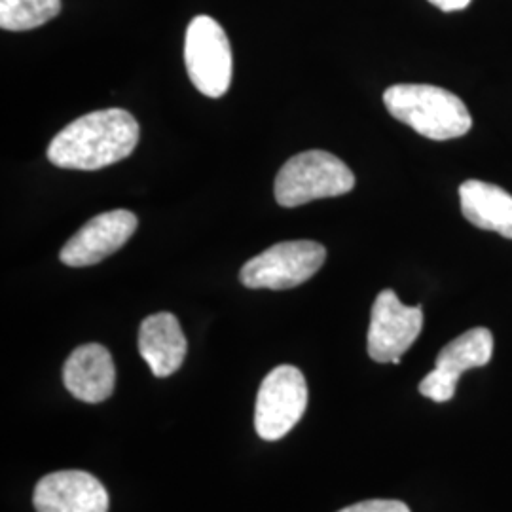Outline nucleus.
I'll use <instances>...</instances> for the list:
<instances>
[{
  "mask_svg": "<svg viewBox=\"0 0 512 512\" xmlns=\"http://www.w3.org/2000/svg\"><path fill=\"white\" fill-rule=\"evenodd\" d=\"M137 143L139 124L128 110H95L55 135L48 160L61 169L97 171L128 158Z\"/></svg>",
  "mask_w": 512,
  "mask_h": 512,
  "instance_id": "1",
  "label": "nucleus"
},
{
  "mask_svg": "<svg viewBox=\"0 0 512 512\" xmlns=\"http://www.w3.org/2000/svg\"><path fill=\"white\" fill-rule=\"evenodd\" d=\"M384 105L393 118L431 141L458 139L473 126L465 103L439 86L395 84L385 90Z\"/></svg>",
  "mask_w": 512,
  "mask_h": 512,
  "instance_id": "2",
  "label": "nucleus"
},
{
  "mask_svg": "<svg viewBox=\"0 0 512 512\" xmlns=\"http://www.w3.org/2000/svg\"><path fill=\"white\" fill-rule=\"evenodd\" d=\"M355 175L340 158L325 150L293 156L275 177V202L281 207L344 196L353 190Z\"/></svg>",
  "mask_w": 512,
  "mask_h": 512,
  "instance_id": "3",
  "label": "nucleus"
},
{
  "mask_svg": "<svg viewBox=\"0 0 512 512\" xmlns=\"http://www.w3.org/2000/svg\"><path fill=\"white\" fill-rule=\"evenodd\" d=\"M325 260L327 249L317 241H283L251 258L241 268L239 281L247 289H294L317 274Z\"/></svg>",
  "mask_w": 512,
  "mask_h": 512,
  "instance_id": "4",
  "label": "nucleus"
},
{
  "mask_svg": "<svg viewBox=\"0 0 512 512\" xmlns=\"http://www.w3.org/2000/svg\"><path fill=\"white\" fill-rule=\"evenodd\" d=\"M186 71L198 92L219 99L232 82V48L219 21L209 16L192 19L184 38Z\"/></svg>",
  "mask_w": 512,
  "mask_h": 512,
  "instance_id": "5",
  "label": "nucleus"
},
{
  "mask_svg": "<svg viewBox=\"0 0 512 512\" xmlns=\"http://www.w3.org/2000/svg\"><path fill=\"white\" fill-rule=\"evenodd\" d=\"M308 408V384L304 374L291 365L274 368L256 395L255 429L264 440L283 439Z\"/></svg>",
  "mask_w": 512,
  "mask_h": 512,
  "instance_id": "6",
  "label": "nucleus"
},
{
  "mask_svg": "<svg viewBox=\"0 0 512 512\" xmlns=\"http://www.w3.org/2000/svg\"><path fill=\"white\" fill-rule=\"evenodd\" d=\"M423 327L420 306H404L399 296L385 289L376 296L368 327V355L376 363L401 365V357L418 340Z\"/></svg>",
  "mask_w": 512,
  "mask_h": 512,
  "instance_id": "7",
  "label": "nucleus"
},
{
  "mask_svg": "<svg viewBox=\"0 0 512 512\" xmlns=\"http://www.w3.org/2000/svg\"><path fill=\"white\" fill-rule=\"evenodd\" d=\"M494 353V336L484 327L467 330L440 349L437 366L420 384L423 397L435 403H448L456 395L459 378L471 368L486 366Z\"/></svg>",
  "mask_w": 512,
  "mask_h": 512,
  "instance_id": "8",
  "label": "nucleus"
},
{
  "mask_svg": "<svg viewBox=\"0 0 512 512\" xmlns=\"http://www.w3.org/2000/svg\"><path fill=\"white\" fill-rule=\"evenodd\" d=\"M137 230V217L128 209H114L88 220L73 238L69 239L59 260L71 268L99 264L101 260L122 249Z\"/></svg>",
  "mask_w": 512,
  "mask_h": 512,
  "instance_id": "9",
  "label": "nucleus"
},
{
  "mask_svg": "<svg viewBox=\"0 0 512 512\" xmlns=\"http://www.w3.org/2000/svg\"><path fill=\"white\" fill-rule=\"evenodd\" d=\"M37 512H109L105 486L86 471H57L38 480Z\"/></svg>",
  "mask_w": 512,
  "mask_h": 512,
  "instance_id": "10",
  "label": "nucleus"
},
{
  "mask_svg": "<svg viewBox=\"0 0 512 512\" xmlns=\"http://www.w3.org/2000/svg\"><path fill=\"white\" fill-rule=\"evenodd\" d=\"M63 384L82 403L107 401L116 385V368L109 349L101 344L74 349L63 366Z\"/></svg>",
  "mask_w": 512,
  "mask_h": 512,
  "instance_id": "11",
  "label": "nucleus"
},
{
  "mask_svg": "<svg viewBox=\"0 0 512 512\" xmlns=\"http://www.w3.org/2000/svg\"><path fill=\"white\" fill-rule=\"evenodd\" d=\"M186 336L173 313L148 315L139 329V353L156 378L175 374L186 357Z\"/></svg>",
  "mask_w": 512,
  "mask_h": 512,
  "instance_id": "12",
  "label": "nucleus"
},
{
  "mask_svg": "<svg viewBox=\"0 0 512 512\" xmlns=\"http://www.w3.org/2000/svg\"><path fill=\"white\" fill-rule=\"evenodd\" d=\"M461 213L480 230L512 239V196L484 181H465L459 186Z\"/></svg>",
  "mask_w": 512,
  "mask_h": 512,
  "instance_id": "13",
  "label": "nucleus"
},
{
  "mask_svg": "<svg viewBox=\"0 0 512 512\" xmlns=\"http://www.w3.org/2000/svg\"><path fill=\"white\" fill-rule=\"evenodd\" d=\"M61 12V0H0L4 31H31Z\"/></svg>",
  "mask_w": 512,
  "mask_h": 512,
  "instance_id": "14",
  "label": "nucleus"
},
{
  "mask_svg": "<svg viewBox=\"0 0 512 512\" xmlns=\"http://www.w3.org/2000/svg\"><path fill=\"white\" fill-rule=\"evenodd\" d=\"M338 512H410V509L397 499H368Z\"/></svg>",
  "mask_w": 512,
  "mask_h": 512,
  "instance_id": "15",
  "label": "nucleus"
},
{
  "mask_svg": "<svg viewBox=\"0 0 512 512\" xmlns=\"http://www.w3.org/2000/svg\"><path fill=\"white\" fill-rule=\"evenodd\" d=\"M433 6L440 8L442 12H458V10H465L471 0H429Z\"/></svg>",
  "mask_w": 512,
  "mask_h": 512,
  "instance_id": "16",
  "label": "nucleus"
}]
</instances>
